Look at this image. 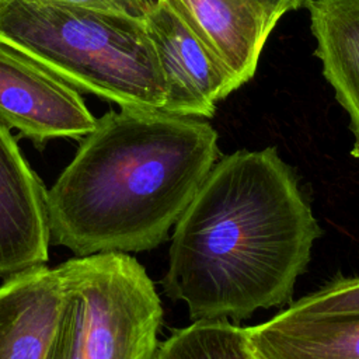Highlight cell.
I'll list each match as a JSON object with an SVG mask.
<instances>
[{
	"label": "cell",
	"mask_w": 359,
	"mask_h": 359,
	"mask_svg": "<svg viewBox=\"0 0 359 359\" xmlns=\"http://www.w3.org/2000/svg\"><path fill=\"white\" fill-rule=\"evenodd\" d=\"M321 229L276 147L217 158L174 226L161 280L192 321L243 320L292 300Z\"/></svg>",
	"instance_id": "obj_1"
},
{
	"label": "cell",
	"mask_w": 359,
	"mask_h": 359,
	"mask_svg": "<svg viewBox=\"0 0 359 359\" xmlns=\"http://www.w3.org/2000/svg\"><path fill=\"white\" fill-rule=\"evenodd\" d=\"M217 139L201 118L108 111L46 189L50 243L76 257L156 248L217 161Z\"/></svg>",
	"instance_id": "obj_2"
},
{
	"label": "cell",
	"mask_w": 359,
	"mask_h": 359,
	"mask_svg": "<svg viewBox=\"0 0 359 359\" xmlns=\"http://www.w3.org/2000/svg\"><path fill=\"white\" fill-rule=\"evenodd\" d=\"M0 41L77 91L161 111L165 81L143 20L52 0H0Z\"/></svg>",
	"instance_id": "obj_3"
},
{
	"label": "cell",
	"mask_w": 359,
	"mask_h": 359,
	"mask_svg": "<svg viewBox=\"0 0 359 359\" xmlns=\"http://www.w3.org/2000/svg\"><path fill=\"white\" fill-rule=\"evenodd\" d=\"M59 266L66 304L52 359H157L161 300L135 257L93 254Z\"/></svg>",
	"instance_id": "obj_4"
},
{
	"label": "cell",
	"mask_w": 359,
	"mask_h": 359,
	"mask_svg": "<svg viewBox=\"0 0 359 359\" xmlns=\"http://www.w3.org/2000/svg\"><path fill=\"white\" fill-rule=\"evenodd\" d=\"M0 119L38 146L88 135L97 122L80 91L0 41Z\"/></svg>",
	"instance_id": "obj_5"
},
{
	"label": "cell",
	"mask_w": 359,
	"mask_h": 359,
	"mask_svg": "<svg viewBox=\"0 0 359 359\" xmlns=\"http://www.w3.org/2000/svg\"><path fill=\"white\" fill-rule=\"evenodd\" d=\"M143 22L165 81L161 111L212 118L216 102L237 90L231 74L167 0H160Z\"/></svg>",
	"instance_id": "obj_6"
},
{
	"label": "cell",
	"mask_w": 359,
	"mask_h": 359,
	"mask_svg": "<svg viewBox=\"0 0 359 359\" xmlns=\"http://www.w3.org/2000/svg\"><path fill=\"white\" fill-rule=\"evenodd\" d=\"M46 189L0 119V278L49 259Z\"/></svg>",
	"instance_id": "obj_7"
},
{
	"label": "cell",
	"mask_w": 359,
	"mask_h": 359,
	"mask_svg": "<svg viewBox=\"0 0 359 359\" xmlns=\"http://www.w3.org/2000/svg\"><path fill=\"white\" fill-rule=\"evenodd\" d=\"M66 304L60 266L22 271L0 286V359H52Z\"/></svg>",
	"instance_id": "obj_8"
},
{
	"label": "cell",
	"mask_w": 359,
	"mask_h": 359,
	"mask_svg": "<svg viewBox=\"0 0 359 359\" xmlns=\"http://www.w3.org/2000/svg\"><path fill=\"white\" fill-rule=\"evenodd\" d=\"M314 55L335 98L349 116L351 154L359 158V0H309Z\"/></svg>",
	"instance_id": "obj_9"
},
{
	"label": "cell",
	"mask_w": 359,
	"mask_h": 359,
	"mask_svg": "<svg viewBox=\"0 0 359 359\" xmlns=\"http://www.w3.org/2000/svg\"><path fill=\"white\" fill-rule=\"evenodd\" d=\"M231 74L237 88L255 74L266 42L245 0H167Z\"/></svg>",
	"instance_id": "obj_10"
},
{
	"label": "cell",
	"mask_w": 359,
	"mask_h": 359,
	"mask_svg": "<svg viewBox=\"0 0 359 359\" xmlns=\"http://www.w3.org/2000/svg\"><path fill=\"white\" fill-rule=\"evenodd\" d=\"M259 359H359V317L302 318L278 313L245 327Z\"/></svg>",
	"instance_id": "obj_11"
},
{
	"label": "cell",
	"mask_w": 359,
	"mask_h": 359,
	"mask_svg": "<svg viewBox=\"0 0 359 359\" xmlns=\"http://www.w3.org/2000/svg\"><path fill=\"white\" fill-rule=\"evenodd\" d=\"M157 359H259L245 327L229 320H198L175 330L160 344Z\"/></svg>",
	"instance_id": "obj_12"
},
{
	"label": "cell",
	"mask_w": 359,
	"mask_h": 359,
	"mask_svg": "<svg viewBox=\"0 0 359 359\" xmlns=\"http://www.w3.org/2000/svg\"><path fill=\"white\" fill-rule=\"evenodd\" d=\"M282 311L302 318L359 317V276L338 278L323 289L290 303Z\"/></svg>",
	"instance_id": "obj_13"
},
{
	"label": "cell",
	"mask_w": 359,
	"mask_h": 359,
	"mask_svg": "<svg viewBox=\"0 0 359 359\" xmlns=\"http://www.w3.org/2000/svg\"><path fill=\"white\" fill-rule=\"evenodd\" d=\"M60 3H70L84 7H91L97 10L118 13L129 15L137 20H144V17L158 4L160 0H52Z\"/></svg>",
	"instance_id": "obj_14"
},
{
	"label": "cell",
	"mask_w": 359,
	"mask_h": 359,
	"mask_svg": "<svg viewBox=\"0 0 359 359\" xmlns=\"http://www.w3.org/2000/svg\"><path fill=\"white\" fill-rule=\"evenodd\" d=\"M247 4L251 7L257 18L259 20L264 34L268 38L275 25L278 24L279 18L293 10H299L306 7L309 0H245Z\"/></svg>",
	"instance_id": "obj_15"
}]
</instances>
